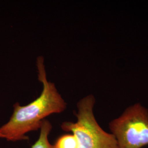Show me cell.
Listing matches in <instances>:
<instances>
[{"mask_svg":"<svg viewBox=\"0 0 148 148\" xmlns=\"http://www.w3.org/2000/svg\"><path fill=\"white\" fill-rule=\"evenodd\" d=\"M36 68L38 79L43 86L40 95L26 106H21L19 103L13 105L10 119L0 127V139L13 142L29 140L27 134L40 130L47 117L62 113L66 109L67 103L55 84L48 81L42 56L37 57Z\"/></svg>","mask_w":148,"mask_h":148,"instance_id":"6da1fadb","label":"cell"},{"mask_svg":"<svg viewBox=\"0 0 148 148\" xmlns=\"http://www.w3.org/2000/svg\"><path fill=\"white\" fill-rule=\"evenodd\" d=\"M95 103L92 95L80 99L75 114L77 121L63 122L62 129L74 134L79 148H119L115 136L106 132L97 121L93 113Z\"/></svg>","mask_w":148,"mask_h":148,"instance_id":"7a4b0ae2","label":"cell"},{"mask_svg":"<svg viewBox=\"0 0 148 148\" xmlns=\"http://www.w3.org/2000/svg\"><path fill=\"white\" fill-rule=\"evenodd\" d=\"M119 148H142L148 145V110L140 104L127 108L109 123Z\"/></svg>","mask_w":148,"mask_h":148,"instance_id":"3957f363","label":"cell"},{"mask_svg":"<svg viewBox=\"0 0 148 148\" xmlns=\"http://www.w3.org/2000/svg\"><path fill=\"white\" fill-rule=\"evenodd\" d=\"M52 129L51 123L47 120H44L40 129L39 137L37 141L32 145V148H54L53 145L51 144L48 140V137Z\"/></svg>","mask_w":148,"mask_h":148,"instance_id":"277c9868","label":"cell"},{"mask_svg":"<svg viewBox=\"0 0 148 148\" xmlns=\"http://www.w3.org/2000/svg\"><path fill=\"white\" fill-rule=\"evenodd\" d=\"M54 148H79L77 140L73 134H65L60 136L53 145Z\"/></svg>","mask_w":148,"mask_h":148,"instance_id":"5b68a950","label":"cell"}]
</instances>
